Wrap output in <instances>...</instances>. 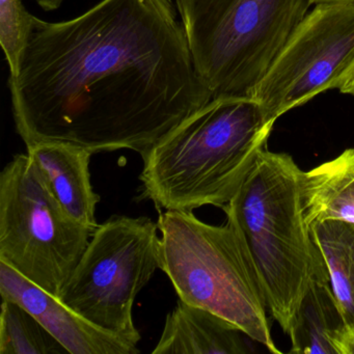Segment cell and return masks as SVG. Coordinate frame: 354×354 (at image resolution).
I'll list each match as a JSON object with an SVG mask.
<instances>
[{"label":"cell","mask_w":354,"mask_h":354,"mask_svg":"<svg viewBox=\"0 0 354 354\" xmlns=\"http://www.w3.org/2000/svg\"><path fill=\"white\" fill-rule=\"evenodd\" d=\"M26 146L61 140L140 156L212 100L176 0H102L63 22L32 16L10 75Z\"/></svg>","instance_id":"cell-1"},{"label":"cell","mask_w":354,"mask_h":354,"mask_svg":"<svg viewBox=\"0 0 354 354\" xmlns=\"http://www.w3.org/2000/svg\"><path fill=\"white\" fill-rule=\"evenodd\" d=\"M272 128L252 97L212 99L142 155V198L160 210L223 208L267 148Z\"/></svg>","instance_id":"cell-2"},{"label":"cell","mask_w":354,"mask_h":354,"mask_svg":"<svg viewBox=\"0 0 354 354\" xmlns=\"http://www.w3.org/2000/svg\"><path fill=\"white\" fill-rule=\"evenodd\" d=\"M301 177L290 155L263 149L223 207L254 263L267 308L286 333L323 260L304 217Z\"/></svg>","instance_id":"cell-3"},{"label":"cell","mask_w":354,"mask_h":354,"mask_svg":"<svg viewBox=\"0 0 354 354\" xmlns=\"http://www.w3.org/2000/svg\"><path fill=\"white\" fill-rule=\"evenodd\" d=\"M157 223L159 269L179 299L218 315L269 351L281 353L258 273L232 225H209L192 211L177 210H165Z\"/></svg>","instance_id":"cell-4"},{"label":"cell","mask_w":354,"mask_h":354,"mask_svg":"<svg viewBox=\"0 0 354 354\" xmlns=\"http://www.w3.org/2000/svg\"><path fill=\"white\" fill-rule=\"evenodd\" d=\"M212 98L252 97L312 0H176Z\"/></svg>","instance_id":"cell-5"},{"label":"cell","mask_w":354,"mask_h":354,"mask_svg":"<svg viewBox=\"0 0 354 354\" xmlns=\"http://www.w3.org/2000/svg\"><path fill=\"white\" fill-rule=\"evenodd\" d=\"M94 230L70 216L26 154L0 174V261L59 297Z\"/></svg>","instance_id":"cell-6"},{"label":"cell","mask_w":354,"mask_h":354,"mask_svg":"<svg viewBox=\"0 0 354 354\" xmlns=\"http://www.w3.org/2000/svg\"><path fill=\"white\" fill-rule=\"evenodd\" d=\"M158 223L115 215L93 232L59 299L104 330L138 345L136 296L159 268Z\"/></svg>","instance_id":"cell-7"},{"label":"cell","mask_w":354,"mask_h":354,"mask_svg":"<svg viewBox=\"0 0 354 354\" xmlns=\"http://www.w3.org/2000/svg\"><path fill=\"white\" fill-rule=\"evenodd\" d=\"M354 64V3H318L296 26L252 94L265 121L337 88Z\"/></svg>","instance_id":"cell-8"},{"label":"cell","mask_w":354,"mask_h":354,"mask_svg":"<svg viewBox=\"0 0 354 354\" xmlns=\"http://www.w3.org/2000/svg\"><path fill=\"white\" fill-rule=\"evenodd\" d=\"M1 299L30 310L70 354H138L136 344L104 330L72 310L57 296L0 261Z\"/></svg>","instance_id":"cell-9"},{"label":"cell","mask_w":354,"mask_h":354,"mask_svg":"<svg viewBox=\"0 0 354 354\" xmlns=\"http://www.w3.org/2000/svg\"><path fill=\"white\" fill-rule=\"evenodd\" d=\"M28 155L47 187L66 212L90 229L98 227L96 206L100 196L91 181L93 153L71 142L48 140L28 145Z\"/></svg>","instance_id":"cell-10"},{"label":"cell","mask_w":354,"mask_h":354,"mask_svg":"<svg viewBox=\"0 0 354 354\" xmlns=\"http://www.w3.org/2000/svg\"><path fill=\"white\" fill-rule=\"evenodd\" d=\"M288 335L291 353L354 354L353 341L331 290L324 260L315 270Z\"/></svg>","instance_id":"cell-11"},{"label":"cell","mask_w":354,"mask_h":354,"mask_svg":"<svg viewBox=\"0 0 354 354\" xmlns=\"http://www.w3.org/2000/svg\"><path fill=\"white\" fill-rule=\"evenodd\" d=\"M243 337L248 335L233 323L179 299L153 353L246 354L250 349Z\"/></svg>","instance_id":"cell-12"},{"label":"cell","mask_w":354,"mask_h":354,"mask_svg":"<svg viewBox=\"0 0 354 354\" xmlns=\"http://www.w3.org/2000/svg\"><path fill=\"white\" fill-rule=\"evenodd\" d=\"M301 196L308 229L325 221L354 223V149L302 171Z\"/></svg>","instance_id":"cell-13"},{"label":"cell","mask_w":354,"mask_h":354,"mask_svg":"<svg viewBox=\"0 0 354 354\" xmlns=\"http://www.w3.org/2000/svg\"><path fill=\"white\" fill-rule=\"evenodd\" d=\"M310 232L326 265L331 290L354 346V223L321 221L310 225Z\"/></svg>","instance_id":"cell-14"},{"label":"cell","mask_w":354,"mask_h":354,"mask_svg":"<svg viewBox=\"0 0 354 354\" xmlns=\"http://www.w3.org/2000/svg\"><path fill=\"white\" fill-rule=\"evenodd\" d=\"M68 350L24 306L3 299L0 354H64Z\"/></svg>","instance_id":"cell-15"},{"label":"cell","mask_w":354,"mask_h":354,"mask_svg":"<svg viewBox=\"0 0 354 354\" xmlns=\"http://www.w3.org/2000/svg\"><path fill=\"white\" fill-rule=\"evenodd\" d=\"M32 18L21 0H0V44L9 64L10 75L17 72Z\"/></svg>","instance_id":"cell-16"},{"label":"cell","mask_w":354,"mask_h":354,"mask_svg":"<svg viewBox=\"0 0 354 354\" xmlns=\"http://www.w3.org/2000/svg\"><path fill=\"white\" fill-rule=\"evenodd\" d=\"M337 90L342 94L354 96V64L339 80Z\"/></svg>","instance_id":"cell-17"},{"label":"cell","mask_w":354,"mask_h":354,"mask_svg":"<svg viewBox=\"0 0 354 354\" xmlns=\"http://www.w3.org/2000/svg\"><path fill=\"white\" fill-rule=\"evenodd\" d=\"M39 7L42 8L44 11L51 12L61 8L63 5L64 0H36Z\"/></svg>","instance_id":"cell-18"},{"label":"cell","mask_w":354,"mask_h":354,"mask_svg":"<svg viewBox=\"0 0 354 354\" xmlns=\"http://www.w3.org/2000/svg\"><path fill=\"white\" fill-rule=\"evenodd\" d=\"M313 5L318 3H339V5H353L354 0H312Z\"/></svg>","instance_id":"cell-19"}]
</instances>
